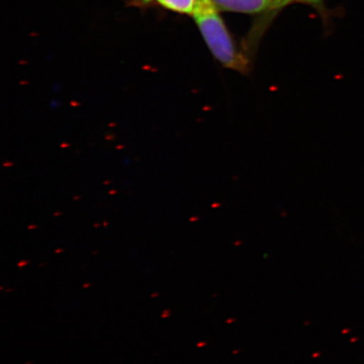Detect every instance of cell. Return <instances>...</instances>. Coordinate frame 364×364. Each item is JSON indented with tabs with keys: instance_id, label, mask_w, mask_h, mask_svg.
Masks as SVG:
<instances>
[{
	"instance_id": "4",
	"label": "cell",
	"mask_w": 364,
	"mask_h": 364,
	"mask_svg": "<svg viewBox=\"0 0 364 364\" xmlns=\"http://www.w3.org/2000/svg\"><path fill=\"white\" fill-rule=\"evenodd\" d=\"M133 1L139 6H156L181 15H193L198 0H133Z\"/></svg>"
},
{
	"instance_id": "2",
	"label": "cell",
	"mask_w": 364,
	"mask_h": 364,
	"mask_svg": "<svg viewBox=\"0 0 364 364\" xmlns=\"http://www.w3.org/2000/svg\"><path fill=\"white\" fill-rule=\"evenodd\" d=\"M294 4H307L315 8L321 15H326V7L324 0H273L270 10L265 13L257 24L255 26L250 34L248 35L247 41L244 46L247 52L252 55H256L258 43L262 38V33L268 25L276 17L277 13H279L284 8Z\"/></svg>"
},
{
	"instance_id": "1",
	"label": "cell",
	"mask_w": 364,
	"mask_h": 364,
	"mask_svg": "<svg viewBox=\"0 0 364 364\" xmlns=\"http://www.w3.org/2000/svg\"><path fill=\"white\" fill-rule=\"evenodd\" d=\"M205 43L215 60L227 70L249 75L253 61L239 47L224 20L210 0H198L192 15Z\"/></svg>"
},
{
	"instance_id": "3",
	"label": "cell",
	"mask_w": 364,
	"mask_h": 364,
	"mask_svg": "<svg viewBox=\"0 0 364 364\" xmlns=\"http://www.w3.org/2000/svg\"><path fill=\"white\" fill-rule=\"evenodd\" d=\"M220 12L257 15L270 10L273 0H210Z\"/></svg>"
}]
</instances>
